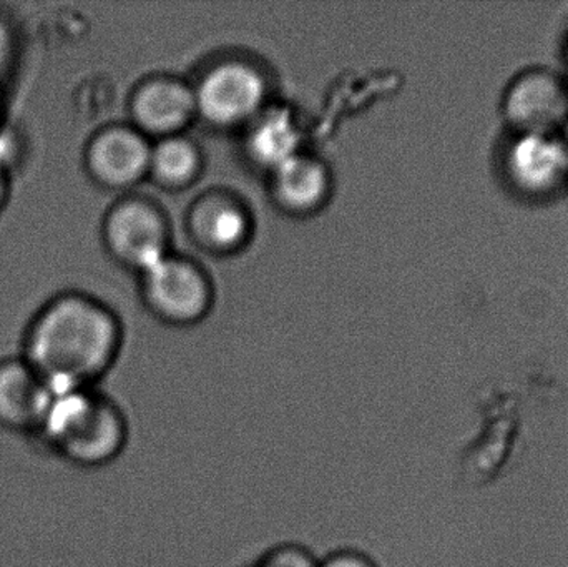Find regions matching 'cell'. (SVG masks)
<instances>
[{
	"label": "cell",
	"instance_id": "obj_3",
	"mask_svg": "<svg viewBox=\"0 0 568 567\" xmlns=\"http://www.w3.org/2000/svg\"><path fill=\"white\" fill-rule=\"evenodd\" d=\"M513 133H556L568 125V82L556 70L532 67L514 77L503 95Z\"/></svg>",
	"mask_w": 568,
	"mask_h": 567
},
{
	"label": "cell",
	"instance_id": "obj_8",
	"mask_svg": "<svg viewBox=\"0 0 568 567\" xmlns=\"http://www.w3.org/2000/svg\"><path fill=\"white\" fill-rule=\"evenodd\" d=\"M149 150L136 133L125 129L105 130L90 142L87 166L93 179L106 186H122L142 175Z\"/></svg>",
	"mask_w": 568,
	"mask_h": 567
},
{
	"label": "cell",
	"instance_id": "obj_6",
	"mask_svg": "<svg viewBox=\"0 0 568 567\" xmlns=\"http://www.w3.org/2000/svg\"><path fill=\"white\" fill-rule=\"evenodd\" d=\"M265 95L262 77L250 67L230 63L213 70L200 89V107L216 123H233L252 115Z\"/></svg>",
	"mask_w": 568,
	"mask_h": 567
},
{
	"label": "cell",
	"instance_id": "obj_11",
	"mask_svg": "<svg viewBox=\"0 0 568 567\" xmlns=\"http://www.w3.org/2000/svg\"><path fill=\"white\" fill-rule=\"evenodd\" d=\"M300 133L293 119L284 110H273L250 136V150L263 165L280 169L287 160L297 155Z\"/></svg>",
	"mask_w": 568,
	"mask_h": 567
},
{
	"label": "cell",
	"instance_id": "obj_9",
	"mask_svg": "<svg viewBox=\"0 0 568 567\" xmlns=\"http://www.w3.org/2000/svg\"><path fill=\"white\" fill-rule=\"evenodd\" d=\"M152 302L172 318H195L206 303V288L202 276L185 263L163 256L145 270Z\"/></svg>",
	"mask_w": 568,
	"mask_h": 567
},
{
	"label": "cell",
	"instance_id": "obj_7",
	"mask_svg": "<svg viewBox=\"0 0 568 567\" xmlns=\"http://www.w3.org/2000/svg\"><path fill=\"white\" fill-rule=\"evenodd\" d=\"M106 242L120 259L146 270L163 259V226L142 203H125L106 220Z\"/></svg>",
	"mask_w": 568,
	"mask_h": 567
},
{
	"label": "cell",
	"instance_id": "obj_16",
	"mask_svg": "<svg viewBox=\"0 0 568 567\" xmlns=\"http://www.w3.org/2000/svg\"><path fill=\"white\" fill-rule=\"evenodd\" d=\"M320 567H379L366 553L357 549H337L321 559Z\"/></svg>",
	"mask_w": 568,
	"mask_h": 567
},
{
	"label": "cell",
	"instance_id": "obj_10",
	"mask_svg": "<svg viewBox=\"0 0 568 567\" xmlns=\"http://www.w3.org/2000/svg\"><path fill=\"white\" fill-rule=\"evenodd\" d=\"M193 109V99L182 85L155 82L136 97V119L145 129L170 132L186 122Z\"/></svg>",
	"mask_w": 568,
	"mask_h": 567
},
{
	"label": "cell",
	"instance_id": "obj_14",
	"mask_svg": "<svg viewBox=\"0 0 568 567\" xmlns=\"http://www.w3.org/2000/svg\"><path fill=\"white\" fill-rule=\"evenodd\" d=\"M152 163L160 179L169 183H182L195 172L196 153L183 140H169L155 150Z\"/></svg>",
	"mask_w": 568,
	"mask_h": 567
},
{
	"label": "cell",
	"instance_id": "obj_13",
	"mask_svg": "<svg viewBox=\"0 0 568 567\" xmlns=\"http://www.w3.org/2000/svg\"><path fill=\"white\" fill-rule=\"evenodd\" d=\"M195 226L203 240L220 249L235 245L246 232L243 213L235 205L223 200L206 202L196 212Z\"/></svg>",
	"mask_w": 568,
	"mask_h": 567
},
{
	"label": "cell",
	"instance_id": "obj_5",
	"mask_svg": "<svg viewBox=\"0 0 568 567\" xmlns=\"http://www.w3.org/2000/svg\"><path fill=\"white\" fill-rule=\"evenodd\" d=\"M53 392L23 358L0 362V428L37 436Z\"/></svg>",
	"mask_w": 568,
	"mask_h": 567
},
{
	"label": "cell",
	"instance_id": "obj_17",
	"mask_svg": "<svg viewBox=\"0 0 568 567\" xmlns=\"http://www.w3.org/2000/svg\"><path fill=\"white\" fill-rule=\"evenodd\" d=\"M9 175H7L6 166L0 162V212H2L3 206H6L7 199H9Z\"/></svg>",
	"mask_w": 568,
	"mask_h": 567
},
{
	"label": "cell",
	"instance_id": "obj_1",
	"mask_svg": "<svg viewBox=\"0 0 568 567\" xmlns=\"http://www.w3.org/2000/svg\"><path fill=\"white\" fill-rule=\"evenodd\" d=\"M119 333L92 300L62 295L42 306L29 325L22 358L53 393L93 388L115 360Z\"/></svg>",
	"mask_w": 568,
	"mask_h": 567
},
{
	"label": "cell",
	"instance_id": "obj_18",
	"mask_svg": "<svg viewBox=\"0 0 568 567\" xmlns=\"http://www.w3.org/2000/svg\"><path fill=\"white\" fill-rule=\"evenodd\" d=\"M566 57H567V62H568V39H567V43H566Z\"/></svg>",
	"mask_w": 568,
	"mask_h": 567
},
{
	"label": "cell",
	"instance_id": "obj_15",
	"mask_svg": "<svg viewBox=\"0 0 568 567\" xmlns=\"http://www.w3.org/2000/svg\"><path fill=\"white\" fill-rule=\"evenodd\" d=\"M321 559L296 543H283L268 549L255 567H320Z\"/></svg>",
	"mask_w": 568,
	"mask_h": 567
},
{
	"label": "cell",
	"instance_id": "obj_12",
	"mask_svg": "<svg viewBox=\"0 0 568 567\" xmlns=\"http://www.w3.org/2000/svg\"><path fill=\"white\" fill-rule=\"evenodd\" d=\"M276 189L287 205L307 209L323 196L326 175L316 162L296 155L276 169Z\"/></svg>",
	"mask_w": 568,
	"mask_h": 567
},
{
	"label": "cell",
	"instance_id": "obj_2",
	"mask_svg": "<svg viewBox=\"0 0 568 567\" xmlns=\"http://www.w3.org/2000/svg\"><path fill=\"white\" fill-rule=\"evenodd\" d=\"M43 445L63 462L82 469L115 463L130 443L123 409L93 388L53 393L39 432Z\"/></svg>",
	"mask_w": 568,
	"mask_h": 567
},
{
	"label": "cell",
	"instance_id": "obj_4",
	"mask_svg": "<svg viewBox=\"0 0 568 567\" xmlns=\"http://www.w3.org/2000/svg\"><path fill=\"white\" fill-rule=\"evenodd\" d=\"M504 172L529 199H549L568 183V125L556 133H513Z\"/></svg>",
	"mask_w": 568,
	"mask_h": 567
}]
</instances>
